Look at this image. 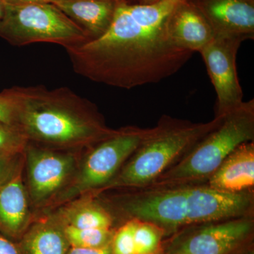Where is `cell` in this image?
<instances>
[{"mask_svg": "<svg viewBox=\"0 0 254 254\" xmlns=\"http://www.w3.org/2000/svg\"><path fill=\"white\" fill-rule=\"evenodd\" d=\"M182 1L118 2L104 34L65 49L75 72L92 81L125 89L173 76L193 55L175 45L168 34V18Z\"/></svg>", "mask_w": 254, "mask_h": 254, "instance_id": "cell-1", "label": "cell"}, {"mask_svg": "<svg viewBox=\"0 0 254 254\" xmlns=\"http://www.w3.org/2000/svg\"><path fill=\"white\" fill-rule=\"evenodd\" d=\"M16 127L30 141L58 148L93 146L115 133L89 100L66 87L9 88Z\"/></svg>", "mask_w": 254, "mask_h": 254, "instance_id": "cell-2", "label": "cell"}, {"mask_svg": "<svg viewBox=\"0 0 254 254\" xmlns=\"http://www.w3.org/2000/svg\"><path fill=\"white\" fill-rule=\"evenodd\" d=\"M137 190L120 208L130 219L163 230L248 216L254 209L253 192L226 193L200 184Z\"/></svg>", "mask_w": 254, "mask_h": 254, "instance_id": "cell-3", "label": "cell"}, {"mask_svg": "<svg viewBox=\"0 0 254 254\" xmlns=\"http://www.w3.org/2000/svg\"><path fill=\"white\" fill-rule=\"evenodd\" d=\"M192 123L164 115L118 173L103 188L141 189L152 185L222 121Z\"/></svg>", "mask_w": 254, "mask_h": 254, "instance_id": "cell-4", "label": "cell"}, {"mask_svg": "<svg viewBox=\"0 0 254 254\" xmlns=\"http://www.w3.org/2000/svg\"><path fill=\"white\" fill-rule=\"evenodd\" d=\"M254 140V100L242 102L223 115L218 126L148 187L200 184L240 145Z\"/></svg>", "mask_w": 254, "mask_h": 254, "instance_id": "cell-5", "label": "cell"}, {"mask_svg": "<svg viewBox=\"0 0 254 254\" xmlns=\"http://www.w3.org/2000/svg\"><path fill=\"white\" fill-rule=\"evenodd\" d=\"M0 37L13 46L54 43L66 48L90 41L86 32L53 4H6Z\"/></svg>", "mask_w": 254, "mask_h": 254, "instance_id": "cell-6", "label": "cell"}, {"mask_svg": "<svg viewBox=\"0 0 254 254\" xmlns=\"http://www.w3.org/2000/svg\"><path fill=\"white\" fill-rule=\"evenodd\" d=\"M150 131V128L123 127L93 145L79 171L55 198L66 201L103 189L118 173Z\"/></svg>", "mask_w": 254, "mask_h": 254, "instance_id": "cell-7", "label": "cell"}, {"mask_svg": "<svg viewBox=\"0 0 254 254\" xmlns=\"http://www.w3.org/2000/svg\"><path fill=\"white\" fill-rule=\"evenodd\" d=\"M243 42L235 37L215 36L199 52L216 93L215 116L225 115L243 102L236 65Z\"/></svg>", "mask_w": 254, "mask_h": 254, "instance_id": "cell-8", "label": "cell"}, {"mask_svg": "<svg viewBox=\"0 0 254 254\" xmlns=\"http://www.w3.org/2000/svg\"><path fill=\"white\" fill-rule=\"evenodd\" d=\"M172 244L168 254H232L252 237V215L202 224Z\"/></svg>", "mask_w": 254, "mask_h": 254, "instance_id": "cell-9", "label": "cell"}, {"mask_svg": "<svg viewBox=\"0 0 254 254\" xmlns=\"http://www.w3.org/2000/svg\"><path fill=\"white\" fill-rule=\"evenodd\" d=\"M28 194L33 204L41 205L56 198L74 173L73 155L30 145L25 150Z\"/></svg>", "mask_w": 254, "mask_h": 254, "instance_id": "cell-10", "label": "cell"}, {"mask_svg": "<svg viewBox=\"0 0 254 254\" xmlns=\"http://www.w3.org/2000/svg\"><path fill=\"white\" fill-rule=\"evenodd\" d=\"M200 13L215 36L254 38V6L251 0H207Z\"/></svg>", "mask_w": 254, "mask_h": 254, "instance_id": "cell-11", "label": "cell"}, {"mask_svg": "<svg viewBox=\"0 0 254 254\" xmlns=\"http://www.w3.org/2000/svg\"><path fill=\"white\" fill-rule=\"evenodd\" d=\"M215 190L230 193H250L254 187V142L234 150L207 180Z\"/></svg>", "mask_w": 254, "mask_h": 254, "instance_id": "cell-12", "label": "cell"}, {"mask_svg": "<svg viewBox=\"0 0 254 254\" xmlns=\"http://www.w3.org/2000/svg\"><path fill=\"white\" fill-rule=\"evenodd\" d=\"M168 31L175 45L193 53H199L215 37L204 16L196 9L186 6V0L169 17Z\"/></svg>", "mask_w": 254, "mask_h": 254, "instance_id": "cell-13", "label": "cell"}, {"mask_svg": "<svg viewBox=\"0 0 254 254\" xmlns=\"http://www.w3.org/2000/svg\"><path fill=\"white\" fill-rule=\"evenodd\" d=\"M117 4L113 0H64L54 5L77 23L91 41L108 29Z\"/></svg>", "mask_w": 254, "mask_h": 254, "instance_id": "cell-14", "label": "cell"}, {"mask_svg": "<svg viewBox=\"0 0 254 254\" xmlns=\"http://www.w3.org/2000/svg\"><path fill=\"white\" fill-rule=\"evenodd\" d=\"M30 216L28 194L21 172L11 181L0 185V231L17 235L26 227Z\"/></svg>", "mask_w": 254, "mask_h": 254, "instance_id": "cell-15", "label": "cell"}, {"mask_svg": "<svg viewBox=\"0 0 254 254\" xmlns=\"http://www.w3.org/2000/svg\"><path fill=\"white\" fill-rule=\"evenodd\" d=\"M68 245L64 229L61 230L55 220L38 224L26 240L28 254H66Z\"/></svg>", "mask_w": 254, "mask_h": 254, "instance_id": "cell-16", "label": "cell"}, {"mask_svg": "<svg viewBox=\"0 0 254 254\" xmlns=\"http://www.w3.org/2000/svg\"><path fill=\"white\" fill-rule=\"evenodd\" d=\"M67 226L79 229L110 228L111 214L93 200H82L64 208L59 215Z\"/></svg>", "mask_w": 254, "mask_h": 254, "instance_id": "cell-17", "label": "cell"}, {"mask_svg": "<svg viewBox=\"0 0 254 254\" xmlns=\"http://www.w3.org/2000/svg\"><path fill=\"white\" fill-rule=\"evenodd\" d=\"M65 236L72 247L98 248L110 245L112 232L110 228L79 229L65 225Z\"/></svg>", "mask_w": 254, "mask_h": 254, "instance_id": "cell-18", "label": "cell"}, {"mask_svg": "<svg viewBox=\"0 0 254 254\" xmlns=\"http://www.w3.org/2000/svg\"><path fill=\"white\" fill-rule=\"evenodd\" d=\"M135 220V254H156L163 230L150 222Z\"/></svg>", "mask_w": 254, "mask_h": 254, "instance_id": "cell-19", "label": "cell"}, {"mask_svg": "<svg viewBox=\"0 0 254 254\" xmlns=\"http://www.w3.org/2000/svg\"><path fill=\"white\" fill-rule=\"evenodd\" d=\"M28 144L27 138L17 127L0 122V150L23 154Z\"/></svg>", "mask_w": 254, "mask_h": 254, "instance_id": "cell-20", "label": "cell"}, {"mask_svg": "<svg viewBox=\"0 0 254 254\" xmlns=\"http://www.w3.org/2000/svg\"><path fill=\"white\" fill-rule=\"evenodd\" d=\"M135 220L130 219L115 234L112 245L113 254H135L134 233Z\"/></svg>", "mask_w": 254, "mask_h": 254, "instance_id": "cell-21", "label": "cell"}, {"mask_svg": "<svg viewBox=\"0 0 254 254\" xmlns=\"http://www.w3.org/2000/svg\"><path fill=\"white\" fill-rule=\"evenodd\" d=\"M21 155L0 150V185L11 181L21 173Z\"/></svg>", "mask_w": 254, "mask_h": 254, "instance_id": "cell-22", "label": "cell"}, {"mask_svg": "<svg viewBox=\"0 0 254 254\" xmlns=\"http://www.w3.org/2000/svg\"><path fill=\"white\" fill-rule=\"evenodd\" d=\"M16 108L9 90L0 93V122L16 126Z\"/></svg>", "mask_w": 254, "mask_h": 254, "instance_id": "cell-23", "label": "cell"}, {"mask_svg": "<svg viewBox=\"0 0 254 254\" xmlns=\"http://www.w3.org/2000/svg\"><path fill=\"white\" fill-rule=\"evenodd\" d=\"M67 254H113V252L111 246L108 245L98 248L72 247Z\"/></svg>", "mask_w": 254, "mask_h": 254, "instance_id": "cell-24", "label": "cell"}, {"mask_svg": "<svg viewBox=\"0 0 254 254\" xmlns=\"http://www.w3.org/2000/svg\"><path fill=\"white\" fill-rule=\"evenodd\" d=\"M0 254H20V252L12 242L0 235Z\"/></svg>", "mask_w": 254, "mask_h": 254, "instance_id": "cell-25", "label": "cell"}, {"mask_svg": "<svg viewBox=\"0 0 254 254\" xmlns=\"http://www.w3.org/2000/svg\"><path fill=\"white\" fill-rule=\"evenodd\" d=\"M4 1L6 4H28V3L55 4L64 0H4Z\"/></svg>", "mask_w": 254, "mask_h": 254, "instance_id": "cell-26", "label": "cell"}, {"mask_svg": "<svg viewBox=\"0 0 254 254\" xmlns=\"http://www.w3.org/2000/svg\"><path fill=\"white\" fill-rule=\"evenodd\" d=\"M232 254H254L253 251L252 250H246V248H240V250L236 251Z\"/></svg>", "mask_w": 254, "mask_h": 254, "instance_id": "cell-27", "label": "cell"}, {"mask_svg": "<svg viewBox=\"0 0 254 254\" xmlns=\"http://www.w3.org/2000/svg\"><path fill=\"white\" fill-rule=\"evenodd\" d=\"M5 9H6V4L4 0H0V20L4 16Z\"/></svg>", "mask_w": 254, "mask_h": 254, "instance_id": "cell-28", "label": "cell"}, {"mask_svg": "<svg viewBox=\"0 0 254 254\" xmlns=\"http://www.w3.org/2000/svg\"><path fill=\"white\" fill-rule=\"evenodd\" d=\"M151 3H153V1H152V0H145V4H151Z\"/></svg>", "mask_w": 254, "mask_h": 254, "instance_id": "cell-29", "label": "cell"}, {"mask_svg": "<svg viewBox=\"0 0 254 254\" xmlns=\"http://www.w3.org/2000/svg\"><path fill=\"white\" fill-rule=\"evenodd\" d=\"M168 254V253H166V252H165V253H163V254Z\"/></svg>", "mask_w": 254, "mask_h": 254, "instance_id": "cell-30", "label": "cell"}]
</instances>
